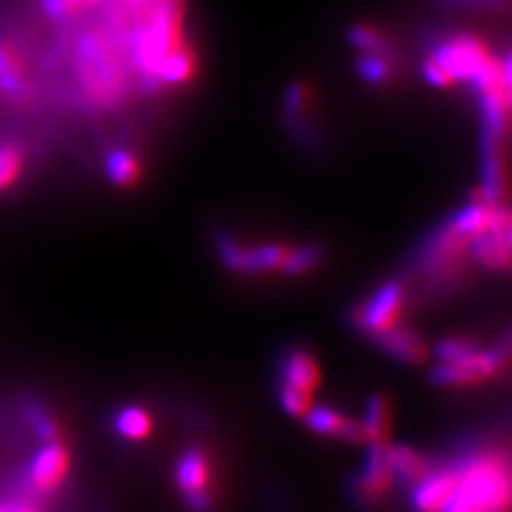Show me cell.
Returning a JSON list of instances; mask_svg holds the SVG:
<instances>
[{"mask_svg": "<svg viewBox=\"0 0 512 512\" xmlns=\"http://www.w3.org/2000/svg\"><path fill=\"white\" fill-rule=\"evenodd\" d=\"M71 64L82 99L96 109H111L124 101L131 86L126 54L99 26L77 32L71 43Z\"/></svg>", "mask_w": 512, "mask_h": 512, "instance_id": "1", "label": "cell"}, {"mask_svg": "<svg viewBox=\"0 0 512 512\" xmlns=\"http://www.w3.org/2000/svg\"><path fill=\"white\" fill-rule=\"evenodd\" d=\"M459 480L442 512H504L510 502L508 463L498 453H474L455 463Z\"/></svg>", "mask_w": 512, "mask_h": 512, "instance_id": "2", "label": "cell"}, {"mask_svg": "<svg viewBox=\"0 0 512 512\" xmlns=\"http://www.w3.org/2000/svg\"><path fill=\"white\" fill-rule=\"evenodd\" d=\"M71 455L62 442H43L24 470L22 498L37 500L58 491L69 476Z\"/></svg>", "mask_w": 512, "mask_h": 512, "instance_id": "3", "label": "cell"}, {"mask_svg": "<svg viewBox=\"0 0 512 512\" xmlns=\"http://www.w3.org/2000/svg\"><path fill=\"white\" fill-rule=\"evenodd\" d=\"M508 359V342L504 340L498 346L478 348L472 357L461 363H438L429 372V380L438 384V387H470V384H478L502 374Z\"/></svg>", "mask_w": 512, "mask_h": 512, "instance_id": "4", "label": "cell"}, {"mask_svg": "<svg viewBox=\"0 0 512 512\" xmlns=\"http://www.w3.org/2000/svg\"><path fill=\"white\" fill-rule=\"evenodd\" d=\"M446 75L453 79V84L463 82L470 84L472 79L489 67L493 56H489L487 47L472 35H455L442 39L431 54Z\"/></svg>", "mask_w": 512, "mask_h": 512, "instance_id": "5", "label": "cell"}, {"mask_svg": "<svg viewBox=\"0 0 512 512\" xmlns=\"http://www.w3.org/2000/svg\"><path fill=\"white\" fill-rule=\"evenodd\" d=\"M288 248L282 244L246 246L235 237L222 233L216 237V254L220 263L235 274H265L282 267Z\"/></svg>", "mask_w": 512, "mask_h": 512, "instance_id": "6", "label": "cell"}, {"mask_svg": "<svg viewBox=\"0 0 512 512\" xmlns=\"http://www.w3.org/2000/svg\"><path fill=\"white\" fill-rule=\"evenodd\" d=\"M406 308V286L399 280L380 284L355 314V325L376 338V335L399 325Z\"/></svg>", "mask_w": 512, "mask_h": 512, "instance_id": "7", "label": "cell"}, {"mask_svg": "<svg viewBox=\"0 0 512 512\" xmlns=\"http://www.w3.org/2000/svg\"><path fill=\"white\" fill-rule=\"evenodd\" d=\"M212 466L201 448H188L175 466V485L192 512H212L214 495L210 491Z\"/></svg>", "mask_w": 512, "mask_h": 512, "instance_id": "8", "label": "cell"}, {"mask_svg": "<svg viewBox=\"0 0 512 512\" xmlns=\"http://www.w3.org/2000/svg\"><path fill=\"white\" fill-rule=\"evenodd\" d=\"M510 214L506 205L493 210L491 224L485 233L468 242L470 256L491 271H508L510 267Z\"/></svg>", "mask_w": 512, "mask_h": 512, "instance_id": "9", "label": "cell"}, {"mask_svg": "<svg viewBox=\"0 0 512 512\" xmlns=\"http://www.w3.org/2000/svg\"><path fill=\"white\" fill-rule=\"evenodd\" d=\"M35 90L28 75V64L18 45L0 37V99L9 105H26Z\"/></svg>", "mask_w": 512, "mask_h": 512, "instance_id": "10", "label": "cell"}, {"mask_svg": "<svg viewBox=\"0 0 512 512\" xmlns=\"http://www.w3.org/2000/svg\"><path fill=\"white\" fill-rule=\"evenodd\" d=\"M363 468L357 476L355 495L365 502L374 504L382 500L393 489L395 474L389 461V444H367Z\"/></svg>", "mask_w": 512, "mask_h": 512, "instance_id": "11", "label": "cell"}, {"mask_svg": "<svg viewBox=\"0 0 512 512\" xmlns=\"http://www.w3.org/2000/svg\"><path fill=\"white\" fill-rule=\"evenodd\" d=\"M457 480L459 474L455 466L429 470V474L412 487V508L416 512H442L453 498Z\"/></svg>", "mask_w": 512, "mask_h": 512, "instance_id": "12", "label": "cell"}, {"mask_svg": "<svg viewBox=\"0 0 512 512\" xmlns=\"http://www.w3.org/2000/svg\"><path fill=\"white\" fill-rule=\"evenodd\" d=\"M303 423L318 436L340 438L350 444H367L361 421L350 419L331 406H312V410L303 416Z\"/></svg>", "mask_w": 512, "mask_h": 512, "instance_id": "13", "label": "cell"}, {"mask_svg": "<svg viewBox=\"0 0 512 512\" xmlns=\"http://www.w3.org/2000/svg\"><path fill=\"white\" fill-rule=\"evenodd\" d=\"M280 380L282 384H291V387L303 389L314 393L320 387V365L316 357L306 348H291L280 359Z\"/></svg>", "mask_w": 512, "mask_h": 512, "instance_id": "14", "label": "cell"}, {"mask_svg": "<svg viewBox=\"0 0 512 512\" xmlns=\"http://www.w3.org/2000/svg\"><path fill=\"white\" fill-rule=\"evenodd\" d=\"M374 340L380 344L382 350H387L393 359L404 361L408 365H421L429 359L427 342L419 333L402 325L376 335Z\"/></svg>", "mask_w": 512, "mask_h": 512, "instance_id": "15", "label": "cell"}, {"mask_svg": "<svg viewBox=\"0 0 512 512\" xmlns=\"http://www.w3.org/2000/svg\"><path fill=\"white\" fill-rule=\"evenodd\" d=\"M197 71V58L192 54L190 47L182 43L169 52L165 58H160L154 69V79L158 82L160 90L163 88H175L188 84L192 75Z\"/></svg>", "mask_w": 512, "mask_h": 512, "instance_id": "16", "label": "cell"}, {"mask_svg": "<svg viewBox=\"0 0 512 512\" xmlns=\"http://www.w3.org/2000/svg\"><path fill=\"white\" fill-rule=\"evenodd\" d=\"M363 431L367 444H389L393 429V406L391 399L382 393H372L365 402Z\"/></svg>", "mask_w": 512, "mask_h": 512, "instance_id": "17", "label": "cell"}, {"mask_svg": "<svg viewBox=\"0 0 512 512\" xmlns=\"http://www.w3.org/2000/svg\"><path fill=\"white\" fill-rule=\"evenodd\" d=\"M389 461H391L395 480H402L406 487H414L431 470L427 459L419 451H414V448L402 446V444L397 446L389 444Z\"/></svg>", "mask_w": 512, "mask_h": 512, "instance_id": "18", "label": "cell"}, {"mask_svg": "<svg viewBox=\"0 0 512 512\" xmlns=\"http://www.w3.org/2000/svg\"><path fill=\"white\" fill-rule=\"evenodd\" d=\"M105 175L111 184L120 188L137 184L141 175V163L137 154L126 148H114L105 156Z\"/></svg>", "mask_w": 512, "mask_h": 512, "instance_id": "19", "label": "cell"}, {"mask_svg": "<svg viewBox=\"0 0 512 512\" xmlns=\"http://www.w3.org/2000/svg\"><path fill=\"white\" fill-rule=\"evenodd\" d=\"M114 427H116V431L124 440L141 442V440H146L152 434L154 421H152V416H150V412L146 408L126 406V408H122L116 414Z\"/></svg>", "mask_w": 512, "mask_h": 512, "instance_id": "20", "label": "cell"}, {"mask_svg": "<svg viewBox=\"0 0 512 512\" xmlns=\"http://www.w3.org/2000/svg\"><path fill=\"white\" fill-rule=\"evenodd\" d=\"M24 414L30 429L41 442H62V429L56 416L47 410L37 399H28L24 404Z\"/></svg>", "mask_w": 512, "mask_h": 512, "instance_id": "21", "label": "cell"}, {"mask_svg": "<svg viewBox=\"0 0 512 512\" xmlns=\"http://www.w3.org/2000/svg\"><path fill=\"white\" fill-rule=\"evenodd\" d=\"M323 259H325L323 246L306 244V246H299V248H293L286 252L280 271L286 276H306L312 269H316Z\"/></svg>", "mask_w": 512, "mask_h": 512, "instance_id": "22", "label": "cell"}, {"mask_svg": "<svg viewBox=\"0 0 512 512\" xmlns=\"http://www.w3.org/2000/svg\"><path fill=\"white\" fill-rule=\"evenodd\" d=\"M24 171V150L20 143L3 141L0 143V192L9 190L20 180Z\"/></svg>", "mask_w": 512, "mask_h": 512, "instance_id": "23", "label": "cell"}, {"mask_svg": "<svg viewBox=\"0 0 512 512\" xmlns=\"http://www.w3.org/2000/svg\"><path fill=\"white\" fill-rule=\"evenodd\" d=\"M278 402L286 414L295 416V419H303V416H306L314 406V393L280 382Z\"/></svg>", "mask_w": 512, "mask_h": 512, "instance_id": "24", "label": "cell"}, {"mask_svg": "<svg viewBox=\"0 0 512 512\" xmlns=\"http://www.w3.org/2000/svg\"><path fill=\"white\" fill-rule=\"evenodd\" d=\"M346 39L355 50L365 54H382L387 50V39L372 26H352L346 32Z\"/></svg>", "mask_w": 512, "mask_h": 512, "instance_id": "25", "label": "cell"}, {"mask_svg": "<svg viewBox=\"0 0 512 512\" xmlns=\"http://www.w3.org/2000/svg\"><path fill=\"white\" fill-rule=\"evenodd\" d=\"M359 73L370 84H384L391 75L389 62L384 60L380 54H365L359 60Z\"/></svg>", "mask_w": 512, "mask_h": 512, "instance_id": "26", "label": "cell"}, {"mask_svg": "<svg viewBox=\"0 0 512 512\" xmlns=\"http://www.w3.org/2000/svg\"><path fill=\"white\" fill-rule=\"evenodd\" d=\"M310 103V90L308 86L303 84H293L286 92V99H284V111H286V118L293 120V122H301V116L306 114Z\"/></svg>", "mask_w": 512, "mask_h": 512, "instance_id": "27", "label": "cell"}, {"mask_svg": "<svg viewBox=\"0 0 512 512\" xmlns=\"http://www.w3.org/2000/svg\"><path fill=\"white\" fill-rule=\"evenodd\" d=\"M39 11L45 20L54 24H67L79 15L69 0H39Z\"/></svg>", "mask_w": 512, "mask_h": 512, "instance_id": "28", "label": "cell"}, {"mask_svg": "<svg viewBox=\"0 0 512 512\" xmlns=\"http://www.w3.org/2000/svg\"><path fill=\"white\" fill-rule=\"evenodd\" d=\"M423 77H425V82L434 88H451L453 86V79L446 75V71L434 58H427L423 62Z\"/></svg>", "mask_w": 512, "mask_h": 512, "instance_id": "29", "label": "cell"}, {"mask_svg": "<svg viewBox=\"0 0 512 512\" xmlns=\"http://www.w3.org/2000/svg\"><path fill=\"white\" fill-rule=\"evenodd\" d=\"M0 512H13V500L0 502Z\"/></svg>", "mask_w": 512, "mask_h": 512, "instance_id": "30", "label": "cell"}]
</instances>
